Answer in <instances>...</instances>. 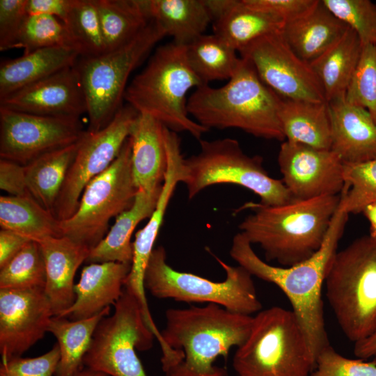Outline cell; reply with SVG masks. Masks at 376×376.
Segmentation results:
<instances>
[{
    "mask_svg": "<svg viewBox=\"0 0 376 376\" xmlns=\"http://www.w3.org/2000/svg\"><path fill=\"white\" fill-rule=\"evenodd\" d=\"M165 316L161 363L166 376H227L214 363L246 341L253 321L214 304L169 308Z\"/></svg>",
    "mask_w": 376,
    "mask_h": 376,
    "instance_id": "cell-1",
    "label": "cell"
},
{
    "mask_svg": "<svg viewBox=\"0 0 376 376\" xmlns=\"http://www.w3.org/2000/svg\"><path fill=\"white\" fill-rule=\"evenodd\" d=\"M348 216L338 207L320 249L308 259L290 267L274 266L263 260L240 232L233 237L230 249V257L238 265L252 276L276 285L285 295L315 360L319 352L330 345L322 290Z\"/></svg>",
    "mask_w": 376,
    "mask_h": 376,
    "instance_id": "cell-2",
    "label": "cell"
},
{
    "mask_svg": "<svg viewBox=\"0 0 376 376\" xmlns=\"http://www.w3.org/2000/svg\"><path fill=\"white\" fill-rule=\"evenodd\" d=\"M339 195L293 200L280 205L248 203L253 212L238 228L267 261L290 267L311 258L321 247L338 210Z\"/></svg>",
    "mask_w": 376,
    "mask_h": 376,
    "instance_id": "cell-3",
    "label": "cell"
},
{
    "mask_svg": "<svg viewBox=\"0 0 376 376\" xmlns=\"http://www.w3.org/2000/svg\"><path fill=\"white\" fill-rule=\"evenodd\" d=\"M241 63L228 82L203 85L187 100L189 115L208 129H240L256 137L283 141L279 120L281 101L259 78L249 61Z\"/></svg>",
    "mask_w": 376,
    "mask_h": 376,
    "instance_id": "cell-4",
    "label": "cell"
},
{
    "mask_svg": "<svg viewBox=\"0 0 376 376\" xmlns=\"http://www.w3.org/2000/svg\"><path fill=\"white\" fill-rule=\"evenodd\" d=\"M203 85L188 62L186 46L172 41L155 50L146 67L127 85L124 100L139 113L200 141L209 130L189 117L187 94Z\"/></svg>",
    "mask_w": 376,
    "mask_h": 376,
    "instance_id": "cell-5",
    "label": "cell"
},
{
    "mask_svg": "<svg viewBox=\"0 0 376 376\" xmlns=\"http://www.w3.org/2000/svg\"><path fill=\"white\" fill-rule=\"evenodd\" d=\"M324 283L327 299L350 341L376 331V235L361 236L337 251Z\"/></svg>",
    "mask_w": 376,
    "mask_h": 376,
    "instance_id": "cell-6",
    "label": "cell"
},
{
    "mask_svg": "<svg viewBox=\"0 0 376 376\" xmlns=\"http://www.w3.org/2000/svg\"><path fill=\"white\" fill-rule=\"evenodd\" d=\"M315 365L296 315L279 306L253 317L250 334L233 359L238 376H310Z\"/></svg>",
    "mask_w": 376,
    "mask_h": 376,
    "instance_id": "cell-7",
    "label": "cell"
},
{
    "mask_svg": "<svg viewBox=\"0 0 376 376\" xmlns=\"http://www.w3.org/2000/svg\"><path fill=\"white\" fill-rule=\"evenodd\" d=\"M200 151L182 162L181 182L189 200L208 187L233 184L246 188L265 205H280L292 201L281 180L272 178L260 156H249L239 142L231 138L200 140Z\"/></svg>",
    "mask_w": 376,
    "mask_h": 376,
    "instance_id": "cell-8",
    "label": "cell"
},
{
    "mask_svg": "<svg viewBox=\"0 0 376 376\" xmlns=\"http://www.w3.org/2000/svg\"><path fill=\"white\" fill-rule=\"evenodd\" d=\"M214 258L224 269L226 278L216 282L200 276L174 269L166 262L162 246L155 248L145 272V288L159 299L187 303H208L232 312L251 315L261 311L252 275L240 265H230Z\"/></svg>",
    "mask_w": 376,
    "mask_h": 376,
    "instance_id": "cell-9",
    "label": "cell"
},
{
    "mask_svg": "<svg viewBox=\"0 0 376 376\" xmlns=\"http://www.w3.org/2000/svg\"><path fill=\"white\" fill-rule=\"evenodd\" d=\"M165 36L162 29L151 20L127 45L97 56L79 58L75 66L86 98L88 131L100 130L113 119L123 107L131 73Z\"/></svg>",
    "mask_w": 376,
    "mask_h": 376,
    "instance_id": "cell-10",
    "label": "cell"
},
{
    "mask_svg": "<svg viewBox=\"0 0 376 376\" xmlns=\"http://www.w3.org/2000/svg\"><path fill=\"white\" fill-rule=\"evenodd\" d=\"M137 191L128 138L110 166L86 187L75 213L60 221L62 235L93 249L108 233L110 220L132 205Z\"/></svg>",
    "mask_w": 376,
    "mask_h": 376,
    "instance_id": "cell-11",
    "label": "cell"
},
{
    "mask_svg": "<svg viewBox=\"0 0 376 376\" xmlns=\"http://www.w3.org/2000/svg\"><path fill=\"white\" fill-rule=\"evenodd\" d=\"M114 313L98 324L84 358V367L109 376H148L136 350H148L155 338L146 326L139 304L124 288Z\"/></svg>",
    "mask_w": 376,
    "mask_h": 376,
    "instance_id": "cell-12",
    "label": "cell"
},
{
    "mask_svg": "<svg viewBox=\"0 0 376 376\" xmlns=\"http://www.w3.org/2000/svg\"><path fill=\"white\" fill-rule=\"evenodd\" d=\"M139 115L127 104L103 128L85 132L53 208L58 220L67 219L75 213L84 189L118 156Z\"/></svg>",
    "mask_w": 376,
    "mask_h": 376,
    "instance_id": "cell-13",
    "label": "cell"
},
{
    "mask_svg": "<svg viewBox=\"0 0 376 376\" xmlns=\"http://www.w3.org/2000/svg\"><path fill=\"white\" fill-rule=\"evenodd\" d=\"M281 31L255 40L240 52L241 57L251 62L260 80L280 97L326 102L309 63L293 52Z\"/></svg>",
    "mask_w": 376,
    "mask_h": 376,
    "instance_id": "cell-14",
    "label": "cell"
},
{
    "mask_svg": "<svg viewBox=\"0 0 376 376\" xmlns=\"http://www.w3.org/2000/svg\"><path fill=\"white\" fill-rule=\"evenodd\" d=\"M78 118L31 114L0 107V156L26 165L84 134Z\"/></svg>",
    "mask_w": 376,
    "mask_h": 376,
    "instance_id": "cell-15",
    "label": "cell"
},
{
    "mask_svg": "<svg viewBox=\"0 0 376 376\" xmlns=\"http://www.w3.org/2000/svg\"><path fill=\"white\" fill-rule=\"evenodd\" d=\"M282 181L294 200L339 195L345 187L344 163L331 150H321L288 141L278 155Z\"/></svg>",
    "mask_w": 376,
    "mask_h": 376,
    "instance_id": "cell-16",
    "label": "cell"
},
{
    "mask_svg": "<svg viewBox=\"0 0 376 376\" xmlns=\"http://www.w3.org/2000/svg\"><path fill=\"white\" fill-rule=\"evenodd\" d=\"M53 316L44 289H0L1 361L21 357L42 339Z\"/></svg>",
    "mask_w": 376,
    "mask_h": 376,
    "instance_id": "cell-17",
    "label": "cell"
},
{
    "mask_svg": "<svg viewBox=\"0 0 376 376\" xmlns=\"http://www.w3.org/2000/svg\"><path fill=\"white\" fill-rule=\"evenodd\" d=\"M0 107L39 116L78 119L87 111L75 65L0 99Z\"/></svg>",
    "mask_w": 376,
    "mask_h": 376,
    "instance_id": "cell-18",
    "label": "cell"
},
{
    "mask_svg": "<svg viewBox=\"0 0 376 376\" xmlns=\"http://www.w3.org/2000/svg\"><path fill=\"white\" fill-rule=\"evenodd\" d=\"M164 137L167 155V170L161 194L146 226L135 234L131 269L124 288L135 297L142 311L149 309L145 292V272L154 244L162 224L169 201L178 183L181 182L182 161L180 141L177 134L164 127Z\"/></svg>",
    "mask_w": 376,
    "mask_h": 376,
    "instance_id": "cell-19",
    "label": "cell"
},
{
    "mask_svg": "<svg viewBox=\"0 0 376 376\" xmlns=\"http://www.w3.org/2000/svg\"><path fill=\"white\" fill-rule=\"evenodd\" d=\"M331 123V150L345 164L376 159V123L365 109L345 97L327 102Z\"/></svg>",
    "mask_w": 376,
    "mask_h": 376,
    "instance_id": "cell-20",
    "label": "cell"
},
{
    "mask_svg": "<svg viewBox=\"0 0 376 376\" xmlns=\"http://www.w3.org/2000/svg\"><path fill=\"white\" fill-rule=\"evenodd\" d=\"M131 265L118 262L91 263L75 285V301L61 315L70 320L86 319L101 313L120 299Z\"/></svg>",
    "mask_w": 376,
    "mask_h": 376,
    "instance_id": "cell-21",
    "label": "cell"
},
{
    "mask_svg": "<svg viewBox=\"0 0 376 376\" xmlns=\"http://www.w3.org/2000/svg\"><path fill=\"white\" fill-rule=\"evenodd\" d=\"M38 243L46 269L45 292L54 316H57L75 302L74 278L91 249L65 236L49 237Z\"/></svg>",
    "mask_w": 376,
    "mask_h": 376,
    "instance_id": "cell-22",
    "label": "cell"
},
{
    "mask_svg": "<svg viewBox=\"0 0 376 376\" xmlns=\"http://www.w3.org/2000/svg\"><path fill=\"white\" fill-rule=\"evenodd\" d=\"M211 12L214 33L237 52L255 40L281 31L285 22L269 13L245 6L242 0H205Z\"/></svg>",
    "mask_w": 376,
    "mask_h": 376,
    "instance_id": "cell-23",
    "label": "cell"
},
{
    "mask_svg": "<svg viewBox=\"0 0 376 376\" xmlns=\"http://www.w3.org/2000/svg\"><path fill=\"white\" fill-rule=\"evenodd\" d=\"M164 126L153 118L139 113L129 139L134 184L138 189L153 192L162 187L167 170Z\"/></svg>",
    "mask_w": 376,
    "mask_h": 376,
    "instance_id": "cell-24",
    "label": "cell"
},
{
    "mask_svg": "<svg viewBox=\"0 0 376 376\" xmlns=\"http://www.w3.org/2000/svg\"><path fill=\"white\" fill-rule=\"evenodd\" d=\"M79 57L74 48L52 47L1 61L0 99L65 68L74 66Z\"/></svg>",
    "mask_w": 376,
    "mask_h": 376,
    "instance_id": "cell-25",
    "label": "cell"
},
{
    "mask_svg": "<svg viewBox=\"0 0 376 376\" xmlns=\"http://www.w3.org/2000/svg\"><path fill=\"white\" fill-rule=\"evenodd\" d=\"M347 28L318 1L308 13L285 23L281 32L293 52L310 63L340 38Z\"/></svg>",
    "mask_w": 376,
    "mask_h": 376,
    "instance_id": "cell-26",
    "label": "cell"
},
{
    "mask_svg": "<svg viewBox=\"0 0 376 376\" xmlns=\"http://www.w3.org/2000/svg\"><path fill=\"white\" fill-rule=\"evenodd\" d=\"M162 189L153 192L138 189L132 205L116 218L105 237L91 249L86 263L118 262L132 264V235L136 226L150 218L157 206Z\"/></svg>",
    "mask_w": 376,
    "mask_h": 376,
    "instance_id": "cell-27",
    "label": "cell"
},
{
    "mask_svg": "<svg viewBox=\"0 0 376 376\" xmlns=\"http://www.w3.org/2000/svg\"><path fill=\"white\" fill-rule=\"evenodd\" d=\"M362 49L360 38L348 27L340 38L309 63L321 84L327 102L345 96Z\"/></svg>",
    "mask_w": 376,
    "mask_h": 376,
    "instance_id": "cell-28",
    "label": "cell"
},
{
    "mask_svg": "<svg viewBox=\"0 0 376 376\" xmlns=\"http://www.w3.org/2000/svg\"><path fill=\"white\" fill-rule=\"evenodd\" d=\"M279 115L287 141L331 150V123L327 102L281 98Z\"/></svg>",
    "mask_w": 376,
    "mask_h": 376,
    "instance_id": "cell-29",
    "label": "cell"
},
{
    "mask_svg": "<svg viewBox=\"0 0 376 376\" xmlns=\"http://www.w3.org/2000/svg\"><path fill=\"white\" fill-rule=\"evenodd\" d=\"M147 8L150 19L180 45L203 35L213 21L205 0H147Z\"/></svg>",
    "mask_w": 376,
    "mask_h": 376,
    "instance_id": "cell-30",
    "label": "cell"
},
{
    "mask_svg": "<svg viewBox=\"0 0 376 376\" xmlns=\"http://www.w3.org/2000/svg\"><path fill=\"white\" fill-rule=\"evenodd\" d=\"M0 226L37 242L63 236L60 221L31 196H1Z\"/></svg>",
    "mask_w": 376,
    "mask_h": 376,
    "instance_id": "cell-31",
    "label": "cell"
},
{
    "mask_svg": "<svg viewBox=\"0 0 376 376\" xmlns=\"http://www.w3.org/2000/svg\"><path fill=\"white\" fill-rule=\"evenodd\" d=\"M106 52L123 47L151 21L147 0H95Z\"/></svg>",
    "mask_w": 376,
    "mask_h": 376,
    "instance_id": "cell-32",
    "label": "cell"
},
{
    "mask_svg": "<svg viewBox=\"0 0 376 376\" xmlns=\"http://www.w3.org/2000/svg\"><path fill=\"white\" fill-rule=\"evenodd\" d=\"M80 139L68 146L45 153L24 165L29 194L52 213L76 155Z\"/></svg>",
    "mask_w": 376,
    "mask_h": 376,
    "instance_id": "cell-33",
    "label": "cell"
},
{
    "mask_svg": "<svg viewBox=\"0 0 376 376\" xmlns=\"http://www.w3.org/2000/svg\"><path fill=\"white\" fill-rule=\"evenodd\" d=\"M109 311L110 306L94 316L79 320H70L61 316L51 318L47 331L56 338L61 354L55 376H75L84 368V358L90 347L94 332Z\"/></svg>",
    "mask_w": 376,
    "mask_h": 376,
    "instance_id": "cell-34",
    "label": "cell"
},
{
    "mask_svg": "<svg viewBox=\"0 0 376 376\" xmlns=\"http://www.w3.org/2000/svg\"><path fill=\"white\" fill-rule=\"evenodd\" d=\"M236 52L214 33L203 34L186 46L188 62L203 85L230 79L242 60Z\"/></svg>",
    "mask_w": 376,
    "mask_h": 376,
    "instance_id": "cell-35",
    "label": "cell"
},
{
    "mask_svg": "<svg viewBox=\"0 0 376 376\" xmlns=\"http://www.w3.org/2000/svg\"><path fill=\"white\" fill-rule=\"evenodd\" d=\"M64 24L80 57L97 56L106 52L95 0H72Z\"/></svg>",
    "mask_w": 376,
    "mask_h": 376,
    "instance_id": "cell-36",
    "label": "cell"
},
{
    "mask_svg": "<svg viewBox=\"0 0 376 376\" xmlns=\"http://www.w3.org/2000/svg\"><path fill=\"white\" fill-rule=\"evenodd\" d=\"M0 269V289H45V265L37 242H28Z\"/></svg>",
    "mask_w": 376,
    "mask_h": 376,
    "instance_id": "cell-37",
    "label": "cell"
},
{
    "mask_svg": "<svg viewBox=\"0 0 376 376\" xmlns=\"http://www.w3.org/2000/svg\"><path fill=\"white\" fill-rule=\"evenodd\" d=\"M345 187L339 208L347 214H359L376 202V159L357 164H345Z\"/></svg>",
    "mask_w": 376,
    "mask_h": 376,
    "instance_id": "cell-38",
    "label": "cell"
},
{
    "mask_svg": "<svg viewBox=\"0 0 376 376\" xmlns=\"http://www.w3.org/2000/svg\"><path fill=\"white\" fill-rule=\"evenodd\" d=\"M52 47L74 48L65 24L53 16L27 15L20 30L15 48H22L24 54H29L39 49Z\"/></svg>",
    "mask_w": 376,
    "mask_h": 376,
    "instance_id": "cell-39",
    "label": "cell"
},
{
    "mask_svg": "<svg viewBox=\"0 0 376 376\" xmlns=\"http://www.w3.org/2000/svg\"><path fill=\"white\" fill-rule=\"evenodd\" d=\"M345 98L367 110L376 123V45H364Z\"/></svg>",
    "mask_w": 376,
    "mask_h": 376,
    "instance_id": "cell-40",
    "label": "cell"
},
{
    "mask_svg": "<svg viewBox=\"0 0 376 376\" xmlns=\"http://www.w3.org/2000/svg\"><path fill=\"white\" fill-rule=\"evenodd\" d=\"M322 2L357 34L363 45H376V4L369 0H322Z\"/></svg>",
    "mask_w": 376,
    "mask_h": 376,
    "instance_id": "cell-41",
    "label": "cell"
},
{
    "mask_svg": "<svg viewBox=\"0 0 376 376\" xmlns=\"http://www.w3.org/2000/svg\"><path fill=\"white\" fill-rule=\"evenodd\" d=\"M310 376H376V362L346 358L329 345L318 354Z\"/></svg>",
    "mask_w": 376,
    "mask_h": 376,
    "instance_id": "cell-42",
    "label": "cell"
},
{
    "mask_svg": "<svg viewBox=\"0 0 376 376\" xmlns=\"http://www.w3.org/2000/svg\"><path fill=\"white\" fill-rule=\"evenodd\" d=\"M60 357L56 343L49 352L37 357H15L1 361L0 376H55Z\"/></svg>",
    "mask_w": 376,
    "mask_h": 376,
    "instance_id": "cell-43",
    "label": "cell"
},
{
    "mask_svg": "<svg viewBox=\"0 0 376 376\" xmlns=\"http://www.w3.org/2000/svg\"><path fill=\"white\" fill-rule=\"evenodd\" d=\"M27 0L0 1V50L15 48L17 38L27 17Z\"/></svg>",
    "mask_w": 376,
    "mask_h": 376,
    "instance_id": "cell-44",
    "label": "cell"
},
{
    "mask_svg": "<svg viewBox=\"0 0 376 376\" xmlns=\"http://www.w3.org/2000/svg\"><path fill=\"white\" fill-rule=\"evenodd\" d=\"M249 8L274 15L285 24L311 10L318 0H242Z\"/></svg>",
    "mask_w": 376,
    "mask_h": 376,
    "instance_id": "cell-45",
    "label": "cell"
},
{
    "mask_svg": "<svg viewBox=\"0 0 376 376\" xmlns=\"http://www.w3.org/2000/svg\"><path fill=\"white\" fill-rule=\"evenodd\" d=\"M0 188L10 196H31L27 188L24 165L1 159Z\"/></svg>",
    "mask_w": 376,
    "mask_h": 376,
    "instance_id": "cell-46",
    "label": "cell"
},
{
    "mask_svg": "<svg viewBox=\"0 0 376 376\" xmlns=\"http://www.w3.org/2000/svg\"><path fill=\"white\" fill-rule=\"evenodd\" d=\"M72 0H27L28 15H49L63 23L66 21Z\"/></svg>",
    "mask_w": 376,
    "mask_h": 376,
    "instance_id": "cell-47",
    "label": "cell"
},
{
    "mask_svg": "<svg viewBox=\"0 0 376 376\" xmlns=\"http://www.w3.org/2000/svg\"><path fill=\"white\" fill-rule=\"evenodd\" d=\"M30 240L9 230H0V268L16 256Z\"/></svg>",
    "mask_w": 376,
    "mask_h": 376,
    "instance_id": "cell-48",
    "label": "cell"
},
{
    "mask_svg": "<svg viewBox=\"0 0 376 376\" xmlns=\"http://www.w3.org/2000/svg\"><path fill=\"white\" fill-rule=\"evenodd\" d=\"M354 354L363 360L376 357V331L370 336L354 343Z\"/></svg>",
    "mask_w": 376,
    "mask_h": 376,
    "instance_id": "cell-49",
    "label": "cell"
},
{
    "mask_svg": "<svg viewBox=\"0 0 376 376\" xmlns=\"http://www.w3.org/2000/svg\"><path fill=\"white\" fill-rule=\"evenodd\" d=\"M370 224V234L376 235V202L368 205L362 211Z\"/></svg>",
    "mask_w": 376,
    "mask_h": 376,
    "instance_id": "cell-50",
    "label": "cell"
},
{
    "mask_svg": "<svg viewBox=\"0 0 376 376\" xmlns=\"http://www.w3.org/2000/svg\"><path fill=\"white\" fill-rule=\"evenodd\" d=\"M75 376H109L105 373L95 371L84 367L81 370L78 372Z\"/></svg>",
    "mask_w": 376,
    "mask_h": 376,
    "instance_id": "cell-51",
    "label": "cell"
}]
</instances>
